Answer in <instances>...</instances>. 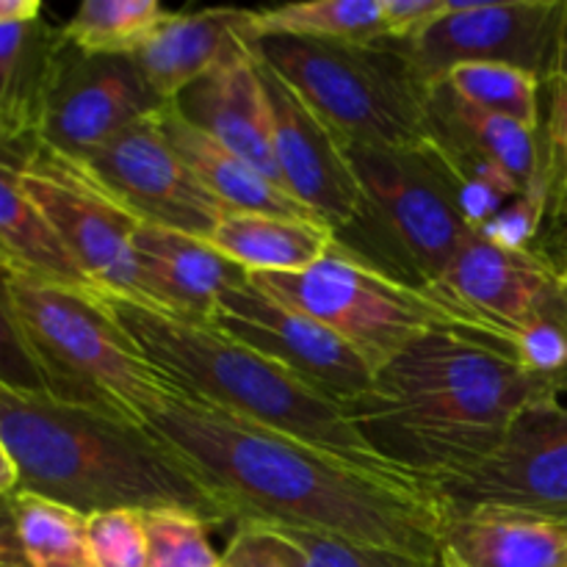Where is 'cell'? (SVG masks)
Wrapping results in <instances>:
<instances>
[{"instance_id": "cell-11", "label": "cell", "mask_w": 567, "mask_h": 567, "mask_svg": "<svg viewBox=\"0 0 567 567\" xmlns=\"http://www.w3.org/2000/svg\"><path fill=\"white\" fill-rule=\"evenodd\" d=\"M432 291L463 316L474 336L509 354L513 336L532 321L567 319V280L537 249H502L476 230Z\"/></svg>"}, {"instance_id": "cell-8", "label": "cell", "mask_w": 567, "mask_h": 567, "mask_svg": "<svg viewBox=\"0 0 567 567\" xmlns=\"http://www.w3.org/2000/svg\"><path fill=\"white\" fill-rule=\"evenodd\" d=\"M249 282L266 297L336 332L374 374L432 330L446 327L474 336L463 316L432 288L393 280L347 258L336 247L310 269L293 275H249Z\"/></svg>"}, {"instance_id": "cell-1", "label": "cell", "mask_w": 567, "mask_h": 567, "mask_svg": "<svg viewBox=\"0 0 567 567\" xmlns=\"http://www.w3.org/2000/svg\"><path fill=\"white\" fill-rule=\"evenodd\" d=\"M238 520L297 526L437 563L443 507L175 388L144 415Z\"/></svg>"}, {"instance_id": "cell-34", "label": "cell", "mask_w": 567, "mask_h": 567, "mask_svg": "<svg viewBox=\"0 0 567 567\" xmlns=\"http://www.w3.org/2000/svg\"><path fill=\"white\" fill-rule=\"evenodd\" d=\"M0 388L17 393H37V396H53L50 382L22 332L11 299L0 280Z\"/></svg>"}, {"instance_id": "cell-35", "label": "cell", "mask_w": 567, "mask_h": 567, "mask_svg": "<svg viewBox=\"0 0 567 567\" xmlns=\"http://www.w3.org/2000/svg\"><path fill=\"white\" fill-rule=\"evenodd\" d=\"M548 216V197L543 177L520 192L507 208L498 210L485 227H480V236L487 244H496L502 249H535L537 238H540L543 227H546Z\"/></svg>"}, {"instance_id": "cell-27", "label": "cell", "mask_w": 567, "mask_h": 567, "mask_svg": "<svg viewBox=\"0 0 567 567\" xmlns=\"http://www.w3.org/2000/svg\"><path fill=\"white\" fill-rule=\"evenodd\" d=\"M169 17L158 0H86L61 25V37L86 55H136Z\"/></svg>"}, {"instance_id": "cell-12", "label": "cell", "mask_w": 567, "mask_h": 567, "mask_svg": "<svg viewBox=\"0 0 567 567\" xmlns=\"http://www.w3.org/2000/svg\"><path fill=\"white\" fill-rule=\"evenodd\" d=\"M565 6L559 0L520 3H457L430 31L399 44L426 86L457 64H509L532 72L543 83L557 66Z\"/></svg>"}, {"instance_id": "cell-32", "label": "cell", "mask_w": 567, "mask_h": 567, "mask_svg": "<svg viewBox=\"0 0 567 567\" xmlns=\"http://www.w3.org/2000/svg\"><path fill=\"white\" fill-rule=\"evenodd\" d=\"M540 177L548 197L546 225L567 221V92L557 81L543 83Z\"/></svg>"}, {"instance_id": "cell-21", "label": "cell", "mask_w": 567, "mask_h": 567, "mask_svg": "<svg viewBox=\"0 0 567 567\" xmlns=\"http://www.w3.org/2000/svg\"><path fill=\"white\" fill-rule=\"evenodd\" d=\"M66 42L44 17L0 25V144L25 150L39 138Z\"/></svg>"}, {"instance_id": "cell-31", "label": "cell", "mask_w": 567, "mask_h": 567, "mask_svg": "<svg viewBox=\"0 0 567 567\" xmlns=\"http://www.w3.org/2000/svg\"><path fill=\"white\" fill-rule=\"evenodd\" d=\"M210 529L214 526L186 509H147V567H219L221 554L210 546Z\"/></svg>"}, {"instance_id": "cell-10", "label": "cell", "mask_w": 567, "mask_h": 567, "mask_svg": "<svg viewBox=\"0 0 567 567\" xmlns=\"http://www.w3.org/2000/svg\"><path fill=\"white\" fill-rule=\"evenodd\" d=\"M443 509H507L567 524V408L546 399L515 419L502 446L430 487Z\"/></svg>"}, {"instance_id": "cell-5", "label": "cell", "mask_w": 567, "mask_h": 567, "mask_svg": "<svg viewBox=\"0 0 567 567\" xmlns=\"http://www.w3.org/2000/svg\"><path fill=\"white\" fill-rule=\"evenodd\" d=\"M0 280L55 399L144 426V415L175 391L100 293L55 286L6 260Z\"/></svg>"}, {"instance_id": "cell-4", "label": "cell", "mask_w": 567, "mask_h": 567, "mask_svg": "<svg viewBox=\"0 0 567 567\" xmlns=\"http://www.w3.org/2000/svg\"><path fill=\"white\" fill-rule=\"evenodd\" d=\"M103 299L144 358L186 396L305 443L371 480L430 493L413 476L388 463L341 408L319 396L282 365L214 327L181 321L131 299Z\"/></svg>"}, {"instance_id": "cell-41", "label": "cell", "mask_w": 567, "mask_h": 567, "mask_svg": "<svg viewBox=\"0 0 567 567\" xmlns=\"http://www.w3.org/2000/svg\"><path fill=\"white\" fill-rule=\"evenodd\" d=\"M20 491V471H17L14 457L0 441V498H9Z\"/></svg>"}, {"instance_id": "cell-33", "label": "cell", "mask_w": 567, "mask_h": 567, "mask_svg": "<svg viewBox=\"0 0 567 567\" xmlns=\"http://www.w3.org/2000/svg\"><path fill=\"white\" fill-rule=\"evenodd\" d=\"M94 567H147V532L142 509L89 515Z\"/></svg>"}, {"instance_id": "cell-16", "label": "cell", "mask_w": 567, "mask_h": 567, "mask_svg": "<svg viewBox=\"0 0 567 567\" xmlns=\"http://www.w3.org/2000/svg\"><path fill=\"white\" fill-rule=\"evenodd\" d=\"M255 53V50H252ZM258 61L271 111V142L280 183L332 233L358 216L360 186L343 142L319 111L266 61Z\"/></svg>"}, {"instance_id": "cell-42", "label": "cell", "mask_w": 567, "mask_h": 567, "mask_svg": "<svg viewBox=\"0 0 567 567\" xmlns=\"http://www.w3.org/2000/svg\"><path fill=\"white\" fill-rule=\"evenodd\" d=\"M551 81H557L559 86L567 92V6H565V20H563V33H559V50H557V66H554Z\"/></svg>"}, {"instance_id": "cell-22", "label": "cell", "mask_w": 567, "mask_h": 567, "mask_svg": "<svg viewBox=\"0 0 567 567\" xmlns=\"http://www.w3.org/2000/svg\"><path fill=\"white\" fill-rule=\"evenodd\" d=\"M161 131L177 155L186 161L199 183L225 205L227 210H247V214H275L293 216V219H316L305 205H299L291 194L266 175H260L252 164L238 158L236 153L199 131L186 120L175 103H164L158 109ZM319 221V219H316Z\"/></svg>"}, {"instance_id": "cell-19", "label": "cell", "mask_w": 567, "mask_h": 567, "mask_svg": "<svg viewBox=\"0 0 567 567\" xmlns=\"http://www.w3.org/2000/svg\"><path fill=\"white\" fill-rule=\"evenodd\" d=\"M252 44V11L199 9L172 11L169 20L138 50V70L161 103L181 97L192 83Z\"/></svg>"}, {"instance_id": "cell-15", "label": "cell", "mask_w": 567, "mask_h": 567, "mask_svg": "<svg viewBox=\"0 0 567 567\" xmlns=\"http://www.w3.org/2000/svg\"><path fill=\"white\" fill-rule=\"evenodd\" d=\"M161 105L133 55H86L66 44L37 142L83 161Z\"/></svg>"}, {"instance_id": "cell-14", "label": "cell", "mask_w": 567, "mask_h": 567, "mask_svg": "<svg viewBox=\"0 0 567 567\" xmlns=\"http://www.w3.org/2000/svg\"><path fill=\"white\" fill-rule=\"evenodd\" d=\"M208 327L291 371L343 413L374 382V371L336 332L266 297L249 280L219 299Z\"/></svg>"}, {"instance_id": "cell-18", "label": "cell", "mask_w": 567, "mask_h": 567, "mask_svg": "<svg viewBox=\"0 0 567 567\" xmlns=\"http://www.w3.org/2000/svg\"><path fill=\"white\" fill-rule=\"evenodd\" d=\"M172 103L192 125L225 144L238 158L252 164L260 175L282 186L275 161V142H271L269 97H266L252 44L236 59L225 61L214 72L192 83Z\"/></svg>"}, {"instance_id": "cell-39", "label": "cell", "mask_w": 567, "mask_h": 567, "mask_svg": "<svg viewBox=\"0 0 567 567\" xmlns=\"http://www.w3.org/2000/svg\"><path fill=\"white\" fill-rule=\"evenodd\" d=\"M535 249L567 280V221L543 227Z\"/></svg>"}, {"instance_id": "cell-13", "label": "cell", "mask_w": 567, "mask_h": 567, "mask_svg": "<svg viewBox=\"0 0 567 567\" xmlns=\"http://www.w3.org/2000/svg\"><path fill=\"white\" fill-rule=\"evenodd\" d=\"M78 164L105 194L147 225L208 241L227 214L225 205L194 177L186 161L166 142L158 111L133 122Z\"/></svg>"}, {"instance_id": "cell-2", "label": "cell", "mask_w": 567, "mask_h": 567, "mask_svg": "<svg viewBox=\"0 0 567 567\" xmlns=\"http://www.w3.org/2000/svg\"><path fill=\"white\" fill-rule=\"evenodd\" d=\"M559 396L496 343L441 327L377 371L347 415L430 491L491 457L526 408Z\"/></svg>"}, {"instance_id": "cell-3", "label": "cell", "mask_w": 567, "mask_h": 567, "mask_svg": "<svg viewBox=\"0 0 567 567\" xmlns=\"http://www.w3.org/2000/svg\"><path fill=\"white\" fill-rule=\"evenodd\" d=\"M0 441L20 491L83 515L109 509H186L205 524H236L210 487L147 426L55 396L0 388Z\"/></svg>"}, {"instance_id": "cell-20", "label": "cell", "mask_w": 567, "mask_h": 567, "mask_svg": "<svg viewBox=\"0 0 567 567\" xmlns=\"http://www.w3.org/2000/svg\"><path fill=\"white\" fill-rule=\"evenodd\" d=\"M441 567H567V524L507 509H443Z\"/></svg>"}, {"instance_id": "cell-7", "label": "cell", "mask_w": 567, "mask_h": 567, "mask_svg": "<svg viewBox=\"0 0 567 567\" xmlns=\"http://www.w3.org/2000/svg\"><path fill=\"white\" fill-rule=\"evenodd\" d=\"M255 55L286 78L349 144L421 147L430 138V89L396 42L264 37Z\"/></svg>"}, {"instance_id": "cell-26", "label": "cell", "mask_w": 567, "mask_h": 567, "mask_svg": "<svg viewBox=\"0 0 567 567\" xmlns=\"http://www.w3.org/2000/svg\"><path fill=\"white\" fill-rule=\"evenodd\" d=\"M264 37L371 44L385 39L380 0H313L252 11V42Z\"/></svg>"}, {"instance_id": "cell-9", "label": "cell", "mask_w": 567, "mask_h": 567, "mask_svg": "<svg viewBox=\"0 0 567 567\" xmlns=\"http://www.w3.org/2000/svg\"><path fill=\"white\" fill-rule=\"evenodd\" d=\"M20 181L100 297L153 308L133 249L138 219L122 208L78 161L33 142L20 153Z\"/></svg>"}, {"instance_id": "cell-40", "label": "cell", "mask_w": 567, "mask_h": 567, "mask_svg": "<svg viewBox=\"0 0 567 567\" xmlns=\"http://www.w3.org/2000/svg\"><path fill=\"white\" fill-rule=\"evenodd\" d=\"M37 17H42L39 0H0V25L37 20Z\"/></svg>"}, {"instance_id": "cell-37", "label": "cell", "mask_w": 567, "mask_h": 567, "mask_svg": "<svg viewBox=\"0 0 567 567\" xmlns=\"http://www.w3.org/2000/svg\"><path fill=\"white\" fill-rule=\"evenodd\" d=\"M452 0H380L385 39L408 44L449 14Z\"/></svg>"}, {"instance_id": "cell-29", "label": "cell", "mask_w": 567, "mask_h": 567, "mask_svg": "<svg viewBox=\"0 0 567 567\" xmlns=\"http://www.w3.org/2000/svg\"><path fill=\"white\" fill-rule=\"evenodd\" d=\"M441 81L465 103L540 131L543 81L532 72L509 64L476 61V64L452 66Z\"/></svg>"}, {"instance_id": "cell-38", "label": "cell", "mask_w": 567, "mask_h": 567, "mask_svg": "<svg viewBox=\"0 0 567 567\" xmlns=\"http://www.w3.org/2000/svg\"><path fill=\"white\" fill-rule=\"evenodd\" d=\"M0 567H33L22 551L20 535H17L14 509H11V496L0 498Z\"/></svg>"}, {"instance_id": "cell-28", "label": "cell", "mask_w": 567, "mask_h": 567, "mask_svg": "<svg viewBox=\"0 0 567 567\" xmlns=\"http://www.w3.org/2000/svg\"><path fill=\"white\" fill-rule=\"evenodd\" d=\"M11 509L22 551L33 567H94L89 515L22 491L11 496Z\"/></svg>"}, {"instance_id": "cell-36", "label": "cell", "mask_w": 567, "mask_h": 567, "mask_svg": "<svg viewBox=\"0 0 567 567\" xmlns=\"http://www.w3.org/2000/svg\"><path fill=\"white\" fill-rule=\"evenodd\" d=\"M219 567H297L291 554L286 551L275 535L264 529L255 520L236 524L230 543L221 554Z\"/></svg>"}, {"instance_id": "cell-30", "label": "cell", "mask_w": 567, "mask_h": 567, "mask_svg": "<svg viewBox=\"0 0 567 567\" xmlns=\"http://www.w3.org/2000/svg\"><path fill=\"white\" fill-rule=\"evenodd\" d=\"M255 524L264 526L269 535H275L286 546L297 567H441L432 559L347 540V537L321 535V532L297 529V526L264 524V520H255Z\"/></svg>"}, {"instance_id": "cell-6", "label": "cell", "mask_w": 567, "mask_h": 567, "mask_svg": "<svg viewBox=\"0 0 567 567\" xmlns=\"http://www.w3.org/2000/svg\"><path fill=\"white\" fill-rule=\"evenodd\" d=\"M349 161L360 208L343 230L332 233L338 252L408 286H435L474 227L430 144H349Z\"/></svg>"}, {"instance_id": "cell-24", "label": "cell", "mask_w": 567, "mask_h": 567, "mask_svg": "<svg viewBox=\"0 0 567 567\" xmlns=\"http://www.w3.org/2000/svg\"><path fill=\"white\" fill-rule=\"evenodd\" d=\"M208 244L247 275H293L324 260L336 238L316 219L227 210Z\"/></svg>"}, {"instance_id": "cell-23", "label": "cell", "mask_w": 567, "mask_h": 567, "mask_svg": "<svg viewBox=\"0 0 567 567\" xmlns=\"http://www.w3.org/2000/svg\"><path fill=\"white\" fill-rule=\"evenodd\" d=\"M430 138L507 172L520 188L540 181V133L460 100L443 81L426 100Z\"/></svg>"}, {"instance_id": "cell-25", "label": "cell", "mask_w": 567, "mask_h": 567, "mask_svg": "<svg viewBox=\"0 0 567 567\" xmlns=\"http://www.w3.org/2000/svg\"><path fill=\"white\" fill-rule=\"evenodd\" d=\"M20 153L0 144V260L55 286L97 293L22 188Z\"/></svg>"}, {"instance_id": "cell-17", "label": "cell", "mask_w": 567, "mask_h": 567, "mask_svg": "<svg viewBox=\"0 0 567 567\" xmlns=\"http://www.w3.org/2000/svg\"><path fill=\"white\" fill-rule=\"evenodd\" d=\"M133 249L153 310L192 324L208 327L219 299L249 280L241 266L203 238L147 221H138L133 230Z\"/></svg>"}]
</instances>
